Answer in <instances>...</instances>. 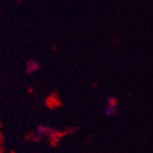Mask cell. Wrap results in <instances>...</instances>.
<instances>
[{"instance_id":"obj_1","label":"cell","mask_w":153,"mask_h":153,"mask_svg":"<svg viewBox=\"0 0 153 153\" xmlns=\"http://www.w3.org/2000/svg\"><path fill=\"white\" fill-rule=\"evenodd\" d=\"M39 68H40V65H39L38 61L34 60V59H30L28 63H27V71H28V73H34L36 71H38Z\"/></svg>"},{"instance_id":"obj_2","label":"cell","mask_w":153,"mask_h":153,"mask_svg":"<svg viewBox=\"0 0 153 153\" xmlns=\"http://www.w3.org/2000/svg\"><path fill=\"white\" fill-rule=\"evenodd\" d=\"M105 114L108 117H114L117 114V106H109V105H107V107L105 109Z\"/></svg>"},{"instance_id":"obj_3","label":"cell","mask_w":153,"mask_h":153,"mask_svg":"<svg viewBox=\"0 0 153 153\" xmlns=\"http://www.w3.org/2000/svg\"><path fill=\"white\" fill-rule=\"evenodd\" d=\"M117 104L118 101L115 97H109L107 99V105H109V106H117Z\"/></svg>"}]
</instances>
